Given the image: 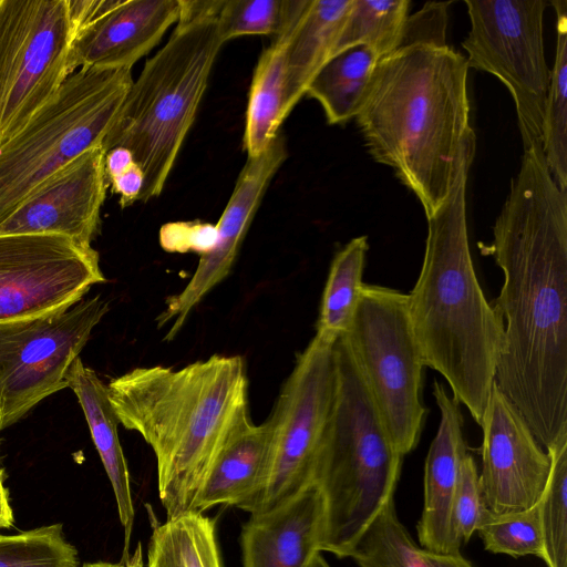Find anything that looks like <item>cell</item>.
I'll list each match as a JSON object with an SVG mask.
<instances>
[{"label":"cell","mask_w":567,"mask_h":567,"mask_svg":"<svg viewBox=\"0 0 567 567\" xmlns=\"http://www.w3.org/2000/svg\"><path fill=\"white\" fill-rule=\"evenodd\" d=\"M348 557L359 567H432L400 522L393 498L365 527Z\"/></svg>","instance_id":"obj_29"},{"label":"cell","mask_w":567,"mask_h":567,"mask_svg":"<svg viewBox=\"0 0 567 567\" xmlns=\"http://www.w3.org/2000/svg\"><path fill=\"white\" fill-rule=\"evenodd\" d=\"M333 347L315 334L281 388L270 414L274 443L266 481L238 507L250 515L280 506L311 484L334 394Z\"/></svg>","instance_id":"obj_11"},{"label":"cell","mask_w":567,"mask_h":567,"mask_svg":"<svg viewBox=\"0 0 567 567\" xmlns=\"http://www.w3.org/2000/svg\"><path fill=\"white\" fill-rule=\"evenodd\" d=\"M105 280L99 254L63 235H0V322L71 307Z\"/></svg>","instance_id":"obj_13"},{"label":"cell","mask_w":567,"mask_h":567,"mask_svg":"<svg viewBox=\"0 0 567 567\" xmlns=\"http://www.w3.org/2000/svg\"><path fill=\"white\" fill-rule=\"evenodd\" d=\"M96 145L58 171L0 224V235L56 234L92 247L109 186Z\"/></svg>","instance_id":"obj_16"},{"label":"cell","mask_w":567,"mask_h":567,"mask_svg":"<svg viewBox=\"0 0 567 567\" xmlns=\"http://www.w3.org/2000/svg\"><path fill=\"white\" fill-rule=\"evenodd\" d=\"M466 58L445 44L413 42L381 59L355 116L365 146L393 168L426 217L446 199L475 140Z\"/></svg>","instance_id":"obj_2"},{"label":"cell","mask_w":567,"mask_h":567,"mask_svg":"<svg viewBox=\"0 0 567 567\" xmlns=\"http://www.w3.org/2000/svg\"><path fill=\"white\" fill-rule=\"evenodd\" d=\"M134 158L125 147L116 146L105 152L104 168L107 184L134 164Z\"/></svg>","instance_id":"obj_38"},{"label":"cell","mask_w":567,"mask_h":567,"mask_svg":"<svg viewBox=\"0 0 567 567\" xmlns=\"http://www.w3.org/2000/svg\"><path fill=\"white\" fill-rule=\"evenodd\" d=\"M69 388L82 406L93 443L113 488L118 518L124 529L125 559L130 555L135 511L128 467L117 434L118 420L109 399L106 385L92 369L83 364L80 357L72 364Z\"/></svg>","instance_id":"obj_22"},{"label":"cell","mask_w":567,"mask_h":567,"mask_svg":"<svg viewBox=\"0 0 567 567\" xmlns=\"http://www.w3.org/2000/svg\"><path fill=\"white\" fill-rule=\"evenodd\" d=\"M308 567H330L327 560L322 557L320 553H318L312 560L310 561Z\"/></svg>","instance_id":"obj_42"},{"label":"cell","mask_w":567,"mask_h":567,"mask_svg":"<svg viewBox=\"0 0 567 567\" xmlns=\"http://www.w3.org/2000/svg\"><path fill=\"white\" fill-rule=\"evenodd\" d=\"M380 59L365 45L331 56L310 82L307 93L322 106L330 124H341L360 112Z\"/></svg>","instance_id":"obj_24"},{"label":"cell","mask_w":567,"mask_h":567,"mask_svg":"<svg viewBox=\"0 0 567 567\" xmlns=\"http://www.w3.org/2000/svg\"><path fill=\"white\" fill-rule=\"evenodd\" d=\"M216 226L202 221L169 223L162 227L159 241L167 251H195L202 255L215 246Z\"/></svg>","instance_id":"obj_35"},{"label":"cell","mask_w":567,"mask_h":567,"mask_svg":"<svg viewBox=\"0 0 567 567\" xmlns=\"http://www.w3.org/2000/svg\"><path fill=\"white\" fill-rule=\"evenodd\" d=\"M475 140L449 196L427 218L419 278L408 293L424 364L444 377L453 396L481 425L503 348L504 324L486 300L473 266L466 220V182Z\"/></svg>","instance_id":"obj_4"},{"label":"cell","mask_w":567,"mask_h":567,"mask_svg":"<svg viewBox=\"0 0 567 567\" xmlns=\"http://www.w3.org/2000/svg\"><path fill=\"white\" fill-rule=\"evenodd\" d=\"M0 567H79V557L56 523L0 535Z\"/></svg>","instance_id":"obj_31"},{"label":"cell","mask_w":567,"mask_h":567,"mask_svg":"<svg viewBox=\"0 0 567 567\" xmlns=\"http://www.w3.org/2000/svg\"><path fill=\"white\" fill-rule=\"evenodd\" d=\"M0 472H2V470L0 468Z\"/></svg>","instance_id":"obj_44"},{"label":"cell","mask_w":567,"mask_h":567,"mask_svg":"<svg viewBox=\"0 0 567 567\" xmlns=\"http://www.w3.org/2000/svg\"><path fill=\"white\" fill-rule=\"evenodd\" d=\"M114 0H68L70 22L75 34L109 10Z\"/></svg>","instance_id":"obj_37"},{"label":"cell","mask_w":567,"mask_h":567,"mask_svg":"<svg viewBox=\"0 0 567 567\" xmlns=\"http://www.w3.org/2000/svg\"><path fill=\"white\" fill-rule=\"evenodd\" d=\"M13 525V512L10 505L9 493L3 482V473L0 472V529L10 528Z\"/></svg>","instance_id":"obj_40"},{"label":"cell","mask_w":567,"mask_h":567,"mask_svg":"<svg viewBox=\"0 0 567 567\" xmlns=\"http://www.w3.org/2000/svg\"><path fill=\"white\" fill-rule=\"evenodd\" d=\"M476 532L487 551L514 558L534 555L543 559L538 503L530 508L502 515H494L484 508Z\"/></svg>","instance_id":"obj_32"},{"label":"cell","mask_w":567,"mask_h":567,"mask_svg":"<svg viewBox=\"0 0 567 567\" xmlns=\"http://www.w3.org/2000/svg\"><path fill=\"white\" fill-rule=\"evenodd\" d=\"M481 427L482 472L478 480L484 508L502 515L535 506L549 477L550 456L495 384Z\"/></svg>","instance_id":"obj_14"},{"label":"cell","mask_w":567,"mask_h":567,"mask_svg":"<svg viewBox=\"0 0 567 567\" xmlns=\"http://www.w3.org/2000/svg\"><path fill=\"white\" fill-rule=\"evenodd\" d=\"M433 395L440 409V424L424 466V502L417 523L423 549L439 554L461 553L453 524V508L462 461L466 454L460 403L435 381Z\"/></svg>","instance_id":"obj_18"},{"label":"cell","mask_w":567,"mask_h":567,"mask_svg":"<svg viewBox=\"0 0 567 567\" xmlns=\"http://www.w3.org/2000/svg\"><path fill=\"white\" fill-rule=\"evenodd\" d=\"M179 10V0H114L74 34L68 58L70 75L78 68L131 70L177 23Z\"/></svg>","instance_id":"obj_17"},{"label":"cell","mask_w":567,"mask_h":567,"mask_svg":"<svg viewBox=\"0 0 567 567\" xmlns=\"http://www.w3.org/2000/svg\"><path fill=\"white\" fill-rule=\"evenodd\" d=\"M341 337L388 434L404 456L416 447L426 415L421 400L425 364L408 295L364 284Z\"/></svg>","instance_id":"obj_8"},{"label":"cell","mask_w":567,"mask_h":567,"mask_svg":"<svg viewBox=\"0 0 567 567\" xmlns=\"http://www.w3.org/2000/svg\"><path fill=\"white\" fill-rule=\"evenodd\" d=\"M471 29L462 42L468 69L509 91L524 148L542 144L550 70L544 51L546 0H465Z\"/></svg>","instance_id":"obj_9"},{"label":"cell","mask_w":567,"mask_h":567,"mask_svg":"<svg viewBox=\"0 0 567 567\" xmlns=\"http://www.w3.org/2000/svg\"><path fill=\"white\" fill-rule=\"evenodd\" d=\"M284 0H224L216 17L223 43L241 35H276L282 23Z\"/></svg>","instance_id":"obj_33"},{"label":"cell","mask_w":567,"mask_h":567,"mask_svg":"<svg viewBox=\"0 0 567 567\" xmlns=\"http://www.w3.org/2000/svg\"><path fill=\"white\" fill-rule=\"evenodd\" d=\"M556 51L546 99L542 148L548 169L567 190V1L553 0Z\"/></svg>","instance_id":"obj_27"},{"label":"cell","mask_w":567,"mask_h":567,"mask_svg":"<svg viewBox=\"0 0 567 567\" xmlns=\"http://www.w3.org/2000/svg\"><path fill=\"white\" fill-rule=\"evenodd\" d=\"M109 311L100 296L40 316L0 322V431L69 388L73 362Z\"/></svg>","instance_id":"obj_12"},{"label":"cell","mask_w":567,"mask_h":567,"mask_svg":"<svg viewBox=\"0 0 567 567\" xmlns=\"http://www.w3.org/2000/svg\"><path fill=\"white\" fill-rule=\"evenodd\" d=\"M324 502L310 484L291 499L252 514L240 534L243 567H308L321 553Z\"/></svg>","instance_id":"obj_19"},{"label":"cell","mask_w":567,"mask_h":567,"mask_svg":"<svg viewBox=\"0 0 567 567\" xmlns=\"http://www.w3.org/2000/svg\"><path fill=\"white\" fill-rule=\"evenodd\" d=\"M132 83L127 69L81 68L0 143V224L53 174L102 144Z\"/></svg>","instance_id":"obj_7"},{"label":"cell","mask_w":567,"mask_h":567,"mask_svg":"<svg viewBox=\"0 0 567 567\" xmlns=\"http://www.w3.org/2000/svg\"><path fill=\"white\" fill-rule=\"evenodd\" d=\"M223 44L216 17L177 21L133 81L101 145L104 152L116 146L131 151L144 174L138 200L162 193Z\"/></svg>","instance_id":"obj_6"},{"label":"cell","mask_w":567,"mask_h":567,"mask_svg":"<svg viewBox=\"0 0 567 567\" xmlns=\"http://www.w3.org/2000/svg\"><path fill=\"white\" fill-rule=\"evenodd\" d=\"M333 351L334 394L311 484L324 502L320 549L343 558L393 498L403 455L388 434L342 337Z\"/></svg>","instance_id":"obj_5"},{"label":"cell","mask_w":567,"mask_h":567,"mask_svg":"<svg viewBox=\"0 0 567 567\" xmlns=\"http://www.w3.org/2000/svg\"><path fill=\"white\" fill-rule=\"evenodd\" d=\"M368 237L351 239L332 259L322 292L316 334L336 342L351 323L360 292Z\"/></svg>","instance_id":"obj_26"},{"label":"cell","mask_w":567,"mask_h":567,"mask_svg":"<svg viewBox=\"0 0 567 567\" xmlns=\"http://www.w3.org/2000/svg\"><path fill=\"white\" fill-rule=\"evenodd\" d=\"M410 6L409 0H353L333 55L355 45L380 60L392 54L403 44Z\"/></svg>","instance_id":"obj_28"},{"label":"cell","mask_w":567,"mask_h":567,"mask_svg":"<svg viewBox=\"0 0 567 567\" xmlns=\"http://www.w3.org/2000/svg\"><path fill=\"white\" fill-rule=\"evenodd\" d=\"M143 184L144 174L136 163L109 183L112 187V192L120 195V205L122 208L140 199Z\"/></svg>","instance_id":"obj_36"},{"label":"cell","mask_w":567,"mask_h":567,"mask_svg":"<svg viewBox=\"0 0 567 567\" xmlns=\"http://www.w3.org/2000/svg\"><path fill=\"white\" fill-rule=\"evenodd\" d=\"M287 38L288 24L282 14L280 30L261 53L251 81L244 134L248 157H257L267 150L279 134V127L286 118L284 104Z\"/></svg>","instance_id":"obj_23"},{"label":"cell","mask_w":567,"mask_h":567,"mask_svg":"<svg viewBox=\"0 0 567 567\" xmlns=\"http://www.w3.org/2000/svg\"><path fill=\"white\" fill-rule=\"evenodd\" d=\"M424 556L432 567H473L461 553L439 554L423 549Z\"/></svg>","instance_id":"obj_39"},{"label":"cell","mask_w":567,"mask_h":567,"mask_svg":"<svg viewBox=\"0 0 567 567\" xmlns=\"http://www.w3.org/2000/svg\"><path fill=\"white\" fill-rule=\"evenodd\" d=\"M551 466L539 505L544 556L548 567H567V433L547 450Z\"/></svg>","instance_id":"obj_30"},{"label":"cell","mask_w":567,"mask_h":567,"mask_svg":"<svg viewBox=\"0 0 567 567\" xmlns=\"http://www.w3.org/2000/svg\"><path fill=\"white\" fill-rule=\"evenodd\" d=\"M106 388L118 423L140 433L156 456L167 519L194 512L235 419L248 408L243 357L215 354L178 370L135 368Z\"/></svg>","instance_id":"obj_3"},{"label":"cell","mask_w":567,"mask_h":567,"mask_svg":"<svg viewBox=\"0 0 567 567\" xmlns=\"http://www.w3.org/2000/svg\"><path fill=\"white\" fill-rule=\"evenodd\" d=\"M484 511L476 463L465 454L454 498L453 524L457 540L467 543L476 532Z\"/></svg>","instance_id":"obj_34"},{"label":"cell","mask_w":567,"mask_h":567,"mask_svg":"<svg viewBox=\"0 0 567 567\" xmlns=\"http://www.w3.org/2000/svg\"><path fill=\"white\" fill-rule=\"evenodd\" d=\"M68 0H0V143L16 135L70 76Z\"/></svg>","instance_id":"obj_10"},{"label":"cell","mask_w":567,"mask_h":567,"mask_svg":"<svg viewBox=\"0 0 567 567\" xmlns=\"http://www.w3.org/2000/svg\"><path fill=\"white\" fill-rule=\"evenodd\" d=\"M487 252L504 275L494 384L547 450L567 433V190L542 144L524 148Z\"/></svg>","instance_id":"obj_1"},{"label":"cell","mask_w":567,"mask_h":567,"mask_svg":"<svg viewBox=\"0 0 567 567\" xmlns=\"http://www.w3.org/2000/svg\"><path fill=\"white\" fill-rule=\"evenodd\" d=\"M286 157L285 140L279 134L259 156L248 157L216 225L215 246L200 256L187 285L166 299V308L156 319L158 328L171 323L164 340H173L193 309L228 276L261 198Z\"/></svg>","instance_id":"obj_15"},{"label":"cell","mask_w":567,"mask_h":567,"mask_svg":"<svg viewBox=\"0 0 567 567\" xmlns=\"http://www.w3.org/2000/svg\"><path fill=\"white\" fill-rule=\"evenodd\" d=\"M121 564L122 567H146L142 545L138 544L134 553L132 555H128L125 559H123V563Z\"/></svg>","instance_id":"obj_41"},{"label":"cell","mask_w":567,"mask_h":567,"mask_svg":"<svg viewBox=\"0 0 567 567\" xmlns=\"http://www.w3.org/2000/svg\"><path fill=\"white\" fill-rule=\"evenodd\" d=\"M146 567H223L215 519L188 512L155 525Z\"/></svg>","instance_id":"obj_25"},{"label":"cell","mask_w":567,"mask_h":567,"mask_svg":"<svg viewBox=\"0 0 567 567\" xmlns=\"http://www.w3.org/2000/svg\"><path fill=\"white\" fill-rule=\"evenodd\" d=\"M270 416L255 424L245 408L235 419L196 499L194 512L215 506L239 507L264 485L271 460Z\"/></svg>","instance_id":"obj_20"},{"label":"cell","mask_w":567,"mask_h":567,"mask_svg":"<svg viewBox=\"0 0 567 567\" xmlns=\"http://www.w3.org/2000/svg\"><path fill=\"white\" fill-rule=\"evenodd\" d=\"M353 0H284L288 24L285 51L286 117L321 66L333 55Z\"/></svg>","instance_id":"obj_21"},{"label":"cell","mask_w":567,"mask_h":567,"mask_svg":"<svg viewBox=\"0 0 567 567\" xmlns=\"http://www.w3.org/2000/svg\"><path fill=\"white\" fill-rule=\"evenodd\" d=\"M82 567H122V564H113L107 561L86 563Z\"/></svg>","instance_id":"obj_43"}]
</instances>
